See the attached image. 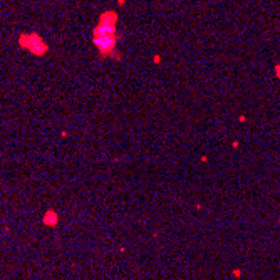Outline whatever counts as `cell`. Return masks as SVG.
Listing matches in <instances>:
<instances>
[{
    "label": "cell",
    "mask_w": 280,
    "mask_h": 280,
    "mask_svg": "<svg viewBox=\"0 0 280 280\" xmlns=\"http://www.w3.org/2000/svg\"><path fill=\"white\" fill-rule=\"evenodd\" d=\"M116 22H118L116 12L109 10L101 15L98 27L94 29V44L98 45L102 55H112L114 52L116 42L119 39L116 34Z\"/></svg>",
    "instance_id": "6da1fadb"
},
{
    "label": "cell",
    "mask_w": 280,
    "mask_h": 280,
    "mask_svg": "<svg viewBox=\"0 0 280 280\" xmlns=\"http://www.w3.org/2000/svg\"><path fill=\"white\" fill-rule=\"evenodd\" d=\"M19 44H20L24 49H29V51L35 55H44L49 51L47 44L44 42L42 37H39L37 34H22L20 37H19Z\"/></svg>",
    "instance_id": "7a4b0ae2"
}]
</instances>
